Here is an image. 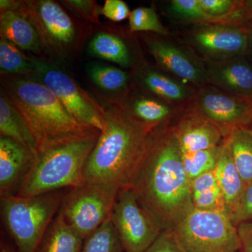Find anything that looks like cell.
Here are the masks:
<instances>
[{
  "label": "cell",
  "mask_w": 252,
  "mask_h": 252,
  "mask_svg": "<svg viewBox=\"0 0 252 252\" xmlns=\"http://www.w3.org/2000/svg\"><path fill=\"white\" fill-rule=\"evenodd\" d=\"M104 122L84 167L83 184L131 188L159 130L137 120L125 104L104 109Z\"/></svg>",
  "instance_id": "cell-1"
},
{
  "label": "cell",
  "mask_w": 252,
  "mask_h": 252,
  "mask_svg": "<svg viewBox=\"0 0 252 252\" xmlns=\"http://www.w3.org/2000/svg\"><path fill=\"white\" fill-rule=\"evenodd\" d=\"M163 230H172L194 208L190 180L171 125L158 131L132 187Z\"/></svg>",
  "instance_id": "cell-2"
},
{
  "label": "cell",
  "mask_w": 252,
  "mask_h": 252,
  "mask_svg": "<svg viewBox=\"0 0 252 252\" xmlns=\"http://www.w3.org/2000/svg\"><path fill=\"white\" fill-rule=\"evenodd\" d=\"M9 96L10 102L32 134L37 152L97 130L74 119L39 81L28 79L10 81Z\"/></svg>",
  "instance_id": "cell-3"
},
{
  "label": "cell",
  "mask_w": 252,
  "mask_h": 252,
  "mask_svg": "<svg viewBox=\"0 0 252 252\" xmlns=\"http://www.w3.org/2000/svg\"><path fill=\"white\" fill-rule=\"evenodd\" d=\"M99 133L94 131L37 152L17 195L34 196L82 185L84 167Z\"/></svg>",
  "instance_id": "cell-4"
},
{
  "label": "cell",
  "mask_w": 252,
  "mask_h": 252,
  "mask_svg": "<svg viewBox=\"0 0 252 252\" xmlns=\"http://www.w3.org/2000/svg\"><path fill=\"white\" fill-rule=\"evenodd\" d=\"M62 190L31 197L1 198L3 224L18 252H35L61 208Z\"/></svg>",
  "instance_id": "cell-5"
},
{
  "label": "cell",
  "mask_w": 252,
  "mask_h": 252,
  "mask_svg": "<svg viewBox=\"0 0 252 252\" xmlns=\"http://www.w3.org/2000/svg\"><path fill=\"white\" fill-rule=\"evenodd\" d=\"M186 252H238L237 226L226 214L193 208L172 230Z\"/></svg>",
  "instance_id": "cell-6"
},
{
  "label": "cell",
  "mask_w": 252,
  "mask_h": 252,
  "mask_svg": "<svg viewBox=\"0 0 252 252\" xmlns=\"http://www.w3.org/2000/svg\"><path fill=\"white\" fill-rule=\"evenodd\" d=\"M119 190L112 186L91 184L73 187L64 193L59 213L85 240L110 219Z\"/></svg>",
  "instance_id": "cell-7"
},
{
  "label": "cell",
  "mask_w": 252,
  "mask_h": 252,
  "mask_svg": "<svg viewBox=\"0 0 252 252\" xmlns=\"http://www.w3.org/2000/svg\"><path fill=\"white\" fill-rule=\"evenodd\" d=\"M111 220L124 252H145L164 231L132 188L119 190Z\"/></svg>",
  "instance_id": "cell-8"
},
{
  "label": "cell",
  "mask_w": 252,
  "mask_h": 252,
  "mask_svg": "<svg viewBox=\"0 0 252 252\" xmlns=\"http://www.w3.org/2000/svg\"><path fill=\"white\" fill-rule=\"evenodd\" d=\"M194 26L186 33L185 39L201 55L204 61L220 62L248 55L249 34L246 26L222 23Z\"/></svg>",
  "instance_id": "cell-9"
},
{
  "label": "cell",
  "mask_w": 252,
  "mask_h": 252,
  "mask_svg": "<svg viewBox=\"0 0 252 252\" xmlns=\"http://www.w3.org/2000/svg\"><path fill=\"white\" fill-rule=\"evenodd\" d=\"M189 109L208 119L224 138L234 129L249 127L252 123V101L227 94L210 85L200 88Z\"/></svg>",
  "instance_id": "cell-10"
},
{
  "label": "cell",
  "mask_w": 252,
  "mask_h": 252,
  "mask_svg": "<svg viewBox=\"0 0 252 252\" xmlns=\"http://www.w3.org/2000/svg\"><path fill=\"white\" fill-rule=\"evenodd\" d=\"M35 71L41 84L55 94L74 119L99 132L103 130L104 109L72 78L42 63H35Z\"/></svg>",
  "instance_id": "cell-11"
},
{
  "label": "cell",
  "mask_w": 252,
  "mask_h": 252,
  "mask_svg": "<svg viewBox=\"0 0 252 252\" xmlns=\"http://www.w3.org/2000/svg\"><path fill=\"white\" fill-rule=\"evenodd\" d=\"M21 11L35 28L41 46L57 54L69 51L76 39L74 23L63 8L51 0L18 1Z\"/></svg>",
  "instance_id": "cell-12"
},
{
  "label": "cell",
  "mask_w": 252,
  "mask_h": 252,
  "mask_svg": "<svg viewBox=\"0 0 252 252\" xmlns=\"http://www.w3.org/2000/svg\"><path fill=\"white\" fill-rule=\"evenodd\" d=\"M151 54L167 74L196 89L207 85L206 64L189 49L163 39L148 41Z\"/></svg>",
  "instance_id": "cell-13"
},
{
  "label": "cell",
  "mask_w": 252,
  "mask_h": 252,
  "mask_svg": "<svg viewBox=\"0 0 252 252\" xmlns=\"http://www.w3.org/2000/svg\"><path fill=\"white\" fill-rule=\"evenodd\" d=\"M171 127L182 154L219 147L225 140L213 123L189 109L177 115Z\"/></svg>",
  "instance_id": "cell-14"
},
{
  "label": "cell",
  "mask_w": 252,
  "mask_h": 252,
  "mask_svg": "<svg viewBox=\"0 0 252 252\" xmlns=\"http://www.w3.org/2000/svg\"><path fill=\"white\" fill-rule=\"evenodd\" d=\"M205 62L207 85L227 94L252 99V62L248 56L220 62Z\"/></svg>",
  "instance_id": "cell-15"
},
{
  "label": "cell",
  "mask_w": 252,
  "mask_h": 252,
  "mask_svg": "<svg viewBox=\"0 0 252 252\" xmlns=\"http://www.w3.org/2000/svg\"><path fill=\"white\" fill-rule=\"evenodd\" d=\"M36 154L9 137H0V196L17 195Z\"/></svg>",
  "instance_id": "cell-16"
},
{
  "label": "cell",
  "mask_w": 252,
  "mask_h": 252,
  "mask_svg": "<svg viewBox=\"0 0 252 252\" xmlns=\"http://www.w3.org/2000/svg\"><path fill=\"white\" fill-rule=\"evenodd\" d=\"M142 84L159 99L180 110H186L193 102L198 89L166 73L149 69L142 74Z\"/></svg>",
  "instance_id": "cell-17"
},
{
  "label": "cell",
  "mask_w": 252,
  "mask_h": 252,
  "mask_svg": "<svg viewBox=\"0 0 252 252\" xmlns=\"http://www.w3.org/2000/svg\"><path fill=\"white\" fill-rule=\"evenodd\" d=\"M0 34L1 39H6L21 49L38 52L42 47L35 28L18 10L1 11Z\"/></svg>",
  "instance_id": "cell-18"
},
{
  "label": "cell",
  "mask_w": 252,
  "mask_h": 252,
  "mask_svg": "<svg viewBox=\"0 0 252 252\" xmlns=\"http://www.w3.org/2000/svg\"><path fill=\"white\" fill-rule=\"evenodd\" d=\"M215 171L230 217L246 186L235 167L225 138L220 146Z\"/></svg>",
  "instance_id": "cell-19"
},
{
  "label": "cell",
  "mask_w": 252,
  "mask_h": 252,
  "mask_svg": "<svg viewBox=\"0 0 252 252\" xmlns=\"http://www.w3.org/2000/svg\"><path fill=\"white\" fill-rule=\"evenodd\" d=\"M134 117L154 130H160L170 125L182 110L153 97H140L128 106Z\"/></svg>",
  "instance_id": "cell-20"
},
{
  "label": "cell",
  "mask_w": 252,
  "mask_h": 252,
  "mask_svg": "<svg viewBox=\"0 0 252 252\" xmlns=\"http://www.w3.org/2000/svg\"><path fill=\"white\" fill-rule=\"evenodd\" d=\"M190 187L194 208L203 211L223 212L229 216L215 170L190 181Z\"/></svg>",
  "instance_id": "cell-21"
},
{
  "label": "cell",
  "mask_w": 252,
  "mask_h": 252,
  "mask_svg": "<svg viewBox=\"0 0 252 252\" xmlns=\"http://www.w3.org/2000/svg\"><path fill=\"white\" fill-rule=\"evenodd\" d=\"M84 242L59 212L35 252H81Z\"/></svg>",
  "instance_id": "cell-22"
},
{
  "label": "cell",
  "mask_w": 252,
  "mask_h": 252,
  "mask_svg": "<svg viewBox=\"0 0 252 252\" xmlns=\"http://www.w3.org/2000/svg\"><path fill=\"white\" fill-rule=\"evenodd\" d=\"M0 133L26 146L33 153H37V147L32 134L9 99L0 98Z\"/></svg>",
  "instance_id": "cell-23"
},
{
  "label": "cell",
  "mask_w": 252,
  "mask_h": 252,
  "mask_svg": "<svg viewBox=\"0 0 252 252\" xmlns=\"http://www.w3.org/2000/svg\"><path fill=\"white\" fill-rule=\"evenodd\" d=\"M235 167L245 186L252 183V133L248 127H238L225 137Z\"/></svg>",
  "instance_id": "cell-24"
},
{
  "label": "cell",
  "mask_w": 252,
  "mask_h": 252,
  "mask_svg": "<svg viewBox=\"0 0 252 252\" xmlns=\"http://www.w3.org/2000/svg\"><path fill=\"white\" fill-rule=\"evenodd\" d=\"M91 54L106 61L128 67L131 63L130 52L125 42L117 36L101 32L94 36L89 45Z\"/></svg>",
  "instance_id": "cell-25"
},
{
  "label": "cell",
  "mask_w": 252,
  "mask_h": 252,
  "mask_svg": "<svg viewBox=\"0 0 252 252\" xmlns=\"http://www.w3.org/2000/svg\"><path fill=\"white\" fill-rule=\"evenodd\" d=\"M81 252H124L111 217L84 240Z\"/></svg>",
  "instance_id": "cell-26"
},
{
  "label": "cell",
  "mask_w": 252,
  "mask_h": 252,
  "mask_svg": "<svg viewBox=\"0 0 252 252\" xmlns=\"http://www.w3.org/2000/svg\"><path fill=\"white\" fill-rule=\"evenodd\" d=\"M0 67L1 72L28 74L35 71V63L26 57L12 43L0 40Z\"/></svg>",
  "instance_id": "cell-27"
},
{
  "label": "cell",
  "mask_w": 252,
  "mask_h": 252,
  "mask_svg": "<svg viewBox=\"0 0 252 252\" xmlns=\"http://www.w3.org/2000/svg\"><path fill=\"white\" fill-rule=\"evenodd\" d=\"M220 146L193 153L182 154L184 167L190 182L203 174L215 170Z\"/></svg>",
  "instance_id": "cell-28"
},
{
  "label": "cell",
  "mask_w": 252,
  "mask_h": 252,
  "mask_svg": "<svg viewBox=\"0 0 252 252\" xmlns=\"http://www.w3.org/2000/svg\"><path fill=\"white\" fill-rule=\"evenodd\" d=\"M89 77L94 84L104 90L117 91L127 86L128 74L112 66H93L89 70Z\"/></svg>",
  "instance_id": "cell-29"
},
{
  "label": "cell",
  "mask_w": 252,
  "mask_h": 252,
  "mask_svg": "<svg viewBox=\"0 0 252 252\" xmlns=\"http://www.w3.org/2000/svg\"><path fill=\"white\" fill-rule=\"evenodd\" d=\"M129 27L135 32H152L160 35H168L166 28L160 22L155 9L151 7H139L131 11Z\"/></svg>",
  "instance_id": "cell-30"
},
{
  "label": "cell",
  "mask_w": 252,
  "mask_h": 252,
  "mask_svg": "<svg viewBox=\"0 0 252 252\" xmlns=\"http://www.w3.org/2000/svg\"><path fill=\"white\" fill-rule=\"evenodd\" d=\"M169 9L173 16L182 21L194 24L216 23L202 9L198 0H172Z\"/></svg>",
  "instance_id": "cell-31"
},
{
  "label": "cell",
  "mask_w": 252,
  "mask_h": 252,
  "mask_svg": "<svg viewBox=\"0 0 252 252\" xmlns=\"http://www.w3.org/2000/svg\"><path fill=\"white\" fill-rule=\"evenodd\" d=\"M235 225L252 220V183L245 187L240 200L230 215Z\"/></svg>",
  "instance_id": "cell-32"
},
{
  "label": "cell",
  "mask_w": 252,
  "mask_h": 252,
  "mask_svg": "<svg viewBox=\"0 0 252 252\" xmlns=\"http://www.w3.org/2000/svg\"><path fill=\"white\" fill-rule=\"evenodd\" d=\"M100 13L114 22L124 21L130 14L128 6L122 0H106Z\"/></svg>",
  "instance_id": "cell-33"
},
{
  "label": "cell",
  "mask_w": 252,
  "mask_h": 252,
  "mask_svg": "<svg viewBox=\"0 0 252 252\" xmlns=\"http://www.w3.org/2000/svg\"><path fill=\"white\" fill-rule=\"evenodd\" d=\"M64 2L77 14H80L91 22L98 21L101 9H99L96 1L90 0H68Z\"/></svg>",
  "instance_id": "cell-34"
},
{
  "label": "cell",
  "mask_w": 252,
  "mask_h": 252,
  "mask_svg": "<svg viewBox=\"0 0 252 252\" xmlns=\"http://www.w3.org/2000/svg\"><path fill=\"white\" fill-rule=\"evenodd\" d=\"M144 252H186L172 230H164L155 243Z\"/></svg>",
  "instance_id": "cell-35"
},
{
  "label": "cell",
  "mask_w": 252,
  "mask_h": 252,
  "mask_svg": "<svg viewBox=\"0 0 252 252\" xmlns=\"http://www.w3.org/2000/svg\"><path fill=\"white\" fill-rule=\"evenodd\" d=\"M240 249L238 252H252V220L237 225Z\"/></svg>",
  "instance_id": "cell-36"
},
{
  "label": "cell",
  "mask_w": 252,
  "mask_h": 252,
  "mask_svg": "<svg viewBox=\"0 0 252 252\" xmlns=\"http://www.w3.org/2000/svg\"><path fill=\"white\" fill-rule=\"evenodd\" d=\"M247 28H248L249 34V48L247 56L252 62V18L249 21L247 24Z\"/></svg>",
  "instance_id": "cell-37"
},
{
  "label": "cell",
  "mask_w": 252,
  "mask_h": 252,
  "mask_svg": "<svg viewBox=\"0 0 252 252\" xmlns=\"http://www.w3.org/2000/svg\"><path fill=\"white\" fill-rule=\"evenodd\" d=\"M0 252H18L14 250L13 247L9 245L4 240H1L0 245Z\"/></svg>",
  "instance_id": "cell-38"
},
{
  "label": "cell",
  "mask_w": 252,
  "mask_h": 252,
  "mask_svg": "<svg viewBox=\"0 0 252 252\" xmlns=\"http://www.w3.org/2000/svg\"><path fill=\"white\" fill-rule=\"evenodd\" d=\"M245 4L249 16H250V20H251L252 18V0L251 1H245Z\"/></svg>",
  "instance_id": "cell-39"
},
{
  "label": "cell",
  "mask_w": 252,
  "mask_h": 252,
  "mask_svg": "<svg viewBox=\"0 0 252 252\" xmlns=\"http://www.w3.org/2000/svg\"><path fill=\"white\" fill-rule=\"evenodd\" d=\"M249 128H250V130H251L252 133V123L251 124H250V126H249Z\"/></svg>",
  "instance_id": "cell-40"
},
{
  "label": "cell",
  "mask_w": 252,
  "mask_h": 252,
  "mask_svg": "<svg viewBox=\"0 0 252 252\" xmlns=\"http://www.w3.org/2000/svg\"></svg>",
  "instance_id": "cell-41"
}]
</instances>
